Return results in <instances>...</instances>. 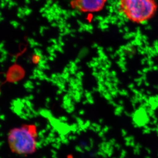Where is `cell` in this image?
Returning <instances> with one entry per match:
<instances>
[{
	"label": "cell",
	"instance_id": "1",
	"mask_svg": "<svg viewBox=\"0 0 158 158\" xmlns=\"http://www.w3.org/2000/svg\"><path fill=\"white\" fill-rule=\"evenodd\" d=\"M38 132L35 124H23L11 129L7 135V142L11 152L27 156L37 149Z\"/></svg>",
	"mask_w": 158,
	"mask_h": 158
},
{
	"label": "cell",
	"instance_id": "2",
	"mask_svg": "<svg viewBox=\"0 0 158 158\" xmlns=\"http://www.w3.org/2000/svg\"><path fill=\"white\" fill-rule=\"evenodd\" d=\"M117 6L118 13L122 17L138 24L150 20L158 9L156 0H118Z\"/></svg>",
	"mask_w": 158,
	"mask_h": 158
},
{
	"label": "cell",
	"instance_id": "3",
	"mask_svg": "<svg viewBox=\"0 0 158 158\" xmlns=\"http://www.w3.org/2000/svg\"><path fill=\"white\" fill-rule=\"evenodd\" d=\"M107 0H72L70 5L73 9L83 12H96L105 7Z\"/></svg>",
	"mask_w": 158,
	"mask_h": 158
},
{
	"label": "cell",
	"instance_id": "4",
	"mask_svg": "<svg viewBox=\"0 0 158 158\" xmlns=\"http://www.w3.org/2000/svg\"><path fill=\"white\" fill-rule=\"evenodd\" d=\"M47 50L48 52L49 53H54V51H55V49L52 47H48L47 48Z\"/></svg>",
	"mask_w": 158,
	"mask_h": 158
},
{
	"label": "cell",
	"instance_id": "5",
	"mask_svg": "<svg viewBox=\"0 0 158 158\" xmlns=\"http://www.w3.org/2000/svg\"><path fill=\"white\" fill-rule=\"evenodd\" d=\"M29 100H33L34 98V97L33 95H30L28 96Z\"/></svg>",
	"mask_w": 158,
	"mask_h": 158
},
{
	"label": "cell",
	"instance_id": "6",
	"mask_svg": "<svg viewBox=\"0 0 158 158\" xmlns=\"http://www.w3.org/2000/svg\"><path fill=\"white\" fill-rule=\"evenodd\" d=\"M80 61H81L80 59H79V58H77V59H76L75 61V62L76 63H78V62H80Z\"/></svg>",
	"mask_w": 158,
	"mask_h": 158
},
{
	"label": "cell",
	"instance_id": "7",
	"mask_svg": "<svg viewBox=\"0 0 158 158\" xmlns=\"http://www.w3.org/2000/svg\"><path fill=\"white\" fill-rule=\"evenodd\" d=\"M54 58L53 57L50 56L48 57V60H51V61H53Z\"/></svg>",
	"mask_w": 158,
	"mask_h": 158
},
{
	"label": "cell",
	"instance_id": "8",
	"mask_svg": "<svg viewBox=\"0 0 158 158\" xmlns=\"http://www.w3.org/2000/svg\"><path fill=\"white\" fill-rule=\"evenodd\" d=\"M51 56H52L54 58H56V55L54 53H52L50 54Z\"/></svg>",
	"mask_w": 158,
	"mask_h": 158
},
{
	"label": "cell",
	"instance_id": "9",
	"mask_svg": "<svg viewBox=\"0 0 158 158\" xmlns=\"http://www.w3.org/2000/svg\"><path fill=\"white\" fill-rule=\"evenodd\" d=\"M62 90H58V91H57V94H61L62 93Z\"/></svg>",
	"mask_w": 158,
	"mask_h": 158
},
{
	"label": "cell",
	"instance_id": "10",
	"mask_svg": "<svg viewBox=\"0 0 158 158\" xmlns=\"http://www.w3.org/2000/svg\"><path fill=\"white\" fill-rule=\"evenodd\" d=\"M46 101L47 102H50V99L49 98H46Z\"/></svg>",
	"mask_w": 158,
	"mask_h": 158
},
{
	"label": "cell",
	"instance_id": "11",
	"mask_svg": "<svg viewBox=\"0 0 158 158\" xmlns=\"http://www.w3.org/2000/svg\"><path fill=\"white\" fill-rule=\"evenodd\" d=\"M40 83H39V82H36V85H40Z\"/></svg>",
	"mask_w": 158,
	"mask_h": 158
}]
</instances>
